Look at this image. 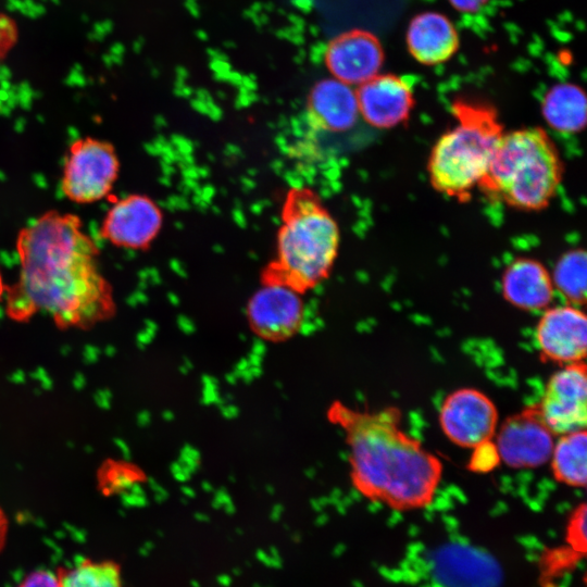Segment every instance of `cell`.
<instances>
[{
  "mask_svg": "<svg viewBox=\"0 0 587 587\" xmlns=\"http://www.w3.org/2000/svg\"><path fill=\"white\" fill-rule=\"evenodd\" d=\"M15 247L18 277L4 294L11 321L24 323L46 313L61 330H88L115 315L99 248L77 215L42 213L21 228Z\"/></svg>",
  "mask_w": 587,
  "mask_h": 587,
  "instance_id": "cell-1",
  "label": "cell"
},
{
  "mask_svg": "<svg viewBox=\"0 0 587 587\" xmlns=\"http://www.w3.org/2000/svg\"><path fill=\"white\" fill-rule=\"evenodd\" d=\"M329 419L345 432L351 484L363 498L398 512L433 503L442 462L402 428L398 407L360 411L336 401Z\"/></svg>",
  "mask_w": 587,
  "mask_h": 587,
  "instance_id": "cell-2",
  "label": "cell"
},
{
  "mask_svg": "<svg viewBox=\"0 0 587 587\" xmlns=\"http://www.w3.org/2000/svg\"><path fill=\"white\" fill-rule=\"evenodd\" d=\"M563 168L560 152L546 130L520 128L501 135L477 188L512 209L536 212L555 197Z\"/></svg>",
  "mask_w": 587,
  "mask_h": 587,
  "instance_id": "cell-3",
  "label": "cell"
},
{
  "mask_svg": "<svg viewBox=\"0 0 587 587\" xmlns=\"http://www.w3.org/2000/svg\"><path fill=\"white\" fill-rule=\"evenodd\" d=\"M339 247V228L317 197L292 189L283 205L276 260L263 279L277 280L301 294L327 277Z\"/></svg>",
  "mask_w": 587,
  "mask_h": 587,
  "instance_id": "cell-4",
  "label": "cell"
},
{
  "mask_svg": "<svg viewBox=\"0 0 587 587\" xmlns=\"http://www.w3.org/2000/svg\"><path fill=\"white\" fill-rule=\"evenodd\" d=\"M451 110L457 123L433 146L427 171L436 191L466 201L484 177L504 132L489 104L457 99Z\"/></svg>",
  "mask_w": 587,
  "mask_h": 587,
  "instance_id": "cell-5",
  "label": "cell"
},
{
  "mask_svg": "<svg viewBox=\"0 0 587 587\" xmlns=\"http://www.w3.org/2000/svg\"><path fill=\"white\" fill-rule=\"evenodd\" d=\"M120 172L114 146L92 137L79 138L68 148L61 191L72 202L93 203L108 197Z\"/></svg>",
  "mask_w": 587,
  "mask_h": 587,
  "instance_id": "cell-6",
  "label": "cell"
},
{
  "mask_svg": "<svg viewBox=\"0 0 587 587\" xmlns=\"http://www.w3.org/2000/svg\"><path fill=\"white\" fill-rule=\"evenodd\" d=\"M438 421L445 436L454 445L474 448L491 440L498 425V410L483 391L464 387L442 401Z\"/></svg>",
  "mask_w": 587,
  "mask_h": 587,
  "instance_id": "cell-7",
  "label": "cell"
},
{
  "mask_svg": "<svg viewBox=\"0 0 587 587\" xmlns=\"http://www.w3.org/2000/svg\"><path fill=\"white\" fill-rule=\"evenodd\" d=\"M542 420L554 435L586 429L587 366L585 361L562 365L548 379L537 403Z\"/></svg>",
  "mask_w": 587,
  "mask_h": 587,
  "instance_id": "cell-8",
  "label": "cell"
},
{
  "mask_svg": "<svg viewBox=\"0 0 587 587\" xmlns=\"http://www.w3.org/2000/svg\"><path fill=\"white\" fill-rule=\"evenodd\" d=\"M554 434L533 404L508 416L500 426L496 447L500 461L512 469H535L550 460Z\"/></svg>",
  "mask_w": 587,
  "mask_h": 587,
  "instance_id": "cell-9",
  "label": "cell"
},
{
  "mask_svg": "<svg viewBox=\"0 0 587 587\" xmlns=\"http://www.w3.org/2000/svg\"><path fill=\"white\" fill-rule=\"evenodd\" d=\"M247 317L252 332L263 340H287L303 321L301 292L282 282L263 279L248 301Z\"/></svg>",
  "mask_w": 587,
  "mask_h": 587,
  "instance_id": "cell-10",
  "label": "cell"
},
{
  "mask_svg": "<svg viewBox=\"0 0 587 587\" xmlns=\"http://www.w3.org/2000/svg\"><path fill=\"white\" fill-rule=\"evenodd\" d=\"M163 215L158 204L139 193L117 199L107 211L100 235L115 247L142 250L161 230Z\"/></svg>",
  "mask_w": 587,
  "mask_h": 587,
  "instance_id": "cell-11",
  "label": "cell"
},
{
  "mask_svg": "<svg viewBox=\"0 0 587 587\" xmlns=\"http://www.w3.org/2000/svg\"><path fill=\"white\" fill-rule=\"evenodd\" d=\"M542 362L561 365L585 361L587 353V319L575 305L547 308L535 329Z\"/></svg>",
  "mask_w": 587,
  "mask_h": 587,
  "instance_id": "cell-12",
  "label": "cell"
},
{
  "mask_svg": "<svg viewBox=\"0 0 587 587\" xmlns=\"http://www.w3.org/2000/svg\"><path fill=\"white\" fill-rule=\"evenodd\" d=\"M384 59L379 39L360 28L334 37L324 52L325 65L332 77L350 86H359L379 74Z\"/></svg>",
  "mask_w": 587,
  "mask_h": 587,
  "instance_id": "cell-13",
  "label": "cell"
},
{
  "mask_svg": "<svg viewBox=\"0 0 587 587\" xmlns=\"http://www.w3.org/2000/svg\"><path fill=\"white\" fill-rule=\"evenodd\" d=\"M359 114L373 127L389 129L408 121L414 107L411 86L394 74H377L355 90Z\"/></svg>",
  "mask_w": 587,
  "mask_h": 587,
  "instance_id": "cell-14",
  "label": "cell"
},
{
  "mask_svg": "<svg viewBox=\"0 0 587 587\" xmlns=\"http://www.w3.org/2000/svg\"><path fill=\"white\" fill-rule=\"evenodd\" d=\"M308 115L313 126L325 132L351 129L360 116L355 90L334 77L319 80L308 97Z\"/></svg>",
  "mask_w": 587,
  "mask_h": 587,
  "instance_id": "cell-15",
  "label": "cell"
},
{
  "mask_svg": "<svg viewBox=\"0 0 587 587\" xmlns=\"http://www.w3.org/2000/svg\"><path fill=\"white\" fill-rule=\"evenodd\" d=\"M501 294L508 303L517 309L546 310L554 296L551 274L538 260L517 258L502 273Z\"/></svg>",
  "mask_w": 587,
  "mask_h": 587,
  "instance_id": "cell-16",
  "label": "cell"
},
{
  "mask_svg": "<svg viewBox=\"0 0 587 587\" xmlns=\"http://www.w3.org/2000/svg\"><path fill=\"white\" fill-rule=\"evenodd\" d=\"M405 41L410 54L425 65L447 62L459 48V35L452 22L433 11L412 18Z\"/></svg>",
  "mask_w": 587,
  "mask_h": 587,
  "instance_id": "cell-17",
  "label": "cell"
},
{
  "mask_svg": "<svg viewBox=\"0 0 587 587\" xmlns=\"http://www.w3.org/2000/svg\"><path fill=\"white\" fill-rule=\"evenodd\" d=\"M587 100L577 85L562 83L551 87L541 103L546 123L561 134H577L586 126Z\"/></svg>",
  "mask_w": 587,
  "mask_h": 587,
  "instance_id": "cell-18",
  "label": "cell"
},
{
  "mask_svg": "<svg viewBox=\"0 0 587 587\" xmlns=\"http://www.w3.org/2000/svg\"><path fill=\"white\" fill-rule=\"evenodd\" d=\"M587 433L586 429L560 435L550 457L553 478L566 486L585 488Z\"/></svg>",
  "mask_w": 587,
  "mask_h": 587,
  "instance_id": "cell-19",
  "label": "cell"
},
{
  "mask_svg": "<svg viewBox=\"0 0 587 587\" xmlns=\"http://www.w3.org/2000/svg\"><path fill=\"white\" fill-rule=\"evenodd\" d=\"M60 587H124L120 565L112 560L85 558L55 571Z\"/></svg>",
  "mask_w": 587,
  "mask_h": 587,
  "instance_id": "cell-20",
  "label": "cell"
},
{
  "mask_svg": "<svg viewBox=\"0 0 587 587\" xmlns=\"http://www.w3.org/2000/svg\"><path fill=\"white\" fill-rule=\"evenodd\" d=\"M552 284L569 304L579 307L586 302V253L582 249L564 252L557 261Z\"/></svg>",
  "mask_w": 587,
  "mask_h": 587,
  "instance_id": "cell-21",
  "label": "cell"
},
{
  "mask_svg": "<svg viewBox=\"0 0 587 587\" xmlns=\"http://www.w3.org/2000/svg\"><path fill=\"white\" fill-rule=\"evenodd\" d=\"M586 503H579L570 514L566 526V540L572 551L586 550Z\"/></svg>",
  "mask_w": 587,
  "mask_h": 587,
  "instance_id": "cell-22",
  "label": "cell"
},
{
  "mask_svg": "<svg viewBox=\"0 0 587 587\" xmlns=\"http://www.w3.org/2000/svg\"><path fill=\"white\" fill-rule=\"evenodd\" d=\"M473 449L474 452L469 462L471 471L485 473L494 470L499 464L500 458L494 441H485Z\"/></svg>",
  "mask_w": 587,
  "mask_h": 587,
  "instance_id": "cell-23",
  "label": "cell"
},
{
  "mask_svg": "<svg viewBox=\"0 0 587 587\" xmlns=\"http://www.w3.org/2000/svg\"><path fill=\"white\" fill-rule=\"evenodd\" d=\"M16 587H60L55 572L35 570L28 573Z\"/></svg>",
  "mask_w": 587,
  "mask_h": 587,
  "instance_id": "cell-24",
  "label": "cell"
},
{
  "mask_svg": "<svg viewBox=\"0 0 587 587\" xmlns=\"http://www.w3.org/2000/svg\"><path fill=\"white\" fill-rule=\"evenodd\" d=\"M449 3L459 12L476 13L483 9L489 0H448Z\"/></svg>",
  "mask_w": 587,
  "mask_h": 587,
  "instance_id": "cell-25",
  "label": "cell"
},
{
  "mask_svg": "<svg viewBox=\"0 0 587 587\" xmlns=\"http://www.w3.org/2000/svg\"><path fill=\"white\" fill-rule=\"evenodd\" d=\"M255 558L266 567L277 570L283 567L282 557H272L271 554L265 553L263 550H258Z\"/></svg>",
  "mask_w": 587,
  "mask_h": 587,
  "instance_id": "cell-26",
  "label": "cell"
},
{
  "mask_svg": "<svg viewBox=\"0 0 587 587\" xmlns=\"http://www.w3.org/2000/svg\"><path fill=\"white\" fill-rule=\"evenodd\" d=\"M9 534V519L0 505V552L4 549Z\"/></svg>",
  "mask_w": 587,
  "mask_h": 587,
  "instance_id": "cell-27",
  "label": "cell"
},
{
  "mask_svg": "<svg viewBox=\"0 0 587 587\" xmlns=\"http://www.w3.org/2000/svg\"><path fill=\"white\" fill-rule=\"evenodd\" d=\"M233 578L228 574H220L216 577V583L222 587H229L232 585Z\"/></svg>",
  "mask_w": 587,
  "mask_h": 587,
  "instance_id": "cell-28",
  "label": "cell"
},
{
  "mask_svg": "<svg viewBox=\"0 0 587 587\" xmlns=\"http://www.w3.org/2000/svg\"><path fill=\"white\" fill-rule=\"evenodd\" d=\"M7 286L3 283V278L0 272V301L4 298Z\"/></svg>",
  "mask_w": 587,
  "mask_h": 587,
  "instance_id": "cell-29",
  "label": "cell"
},
{
  "mask_svg": "<svg viewBox=\"0 0 587 587\" xmlns=\"http://www.w3.org/2000/svg\"><path fill=\"white\" fill-rule=\"evenodd\" d=\"M241 573H242V571H241L239 567H234V569L232 570V574H233L234 576H240Z\"/></svg>",
  "mask_w": 587,
  "mask_h": 587,
  "instance_id": "cell-30",
  "label": "cell"
},
{
  "mask_svg": "<svg viewBox=\"0 0 587 587\" xmlns=\"http://www.w3.org/2000/svg\"><path fill=\"white\" fill-rule=\"evenodd\" d=\"M5 26L2 25V20L0 18V40L3 37V34L5 35Z\"/></svg>",
  "mask_w": 587,
  "mask_h": 587,
  "instance_id": "cell-31",
  "label": "cell"
},
{
  "mask_svg": "<svg viewBox=\"0 0 587 587\" xmlns=\"http://www.w3.org/2000/svg\"><path fill=\"white\" fill-rule=\"evenodd\" d=\"M190 586L191 587H201L200 583L198 580H196V579L190 580Z\"/></svg>",
  "mask_w": 587,
  "mask_h": 587,
  "instance_id": "cell-32",
  "label": "cell"
},
{
  "mask_svg": "<svg viewBox=\"0 0 587 587\" xmlns=\"http://www.w3.org/2000/svg\"><path fill=\"white\" fill-rule=\"evenodd\" d=\"M253 587H262V586H260L259 584H254Z\"/></svg>",
  "mask_w": 587,
  "mask_h": 587,
  "instance_id": "cell-33",
  "label": "cell"
}]
</instances>
